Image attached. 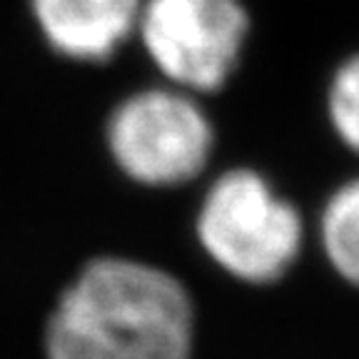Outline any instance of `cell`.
<instances>
[{
  "mask_svg": "<svg viewBox=\"0 0 359 359\" xmlns=\"http://www.w3.org/2000/svg\"><path fill=\"white\" fill-rule=\"evenodd\" d=\"M192 302L172 275L100 257L60 294L45 330L48 359H190Z\"/></svg>",
  "mask_w": 359,
  "mask_h": 359,
  "instance_id": "6da1fadb",
  "label": "cell"
},
{
  "mask_svg": "<svg viewBox=\"0 0 359 359\" xmlns=\"http://www.w3.org/2000/svg\"><path fill=\"white\" fill-rule=\"evenodd\" d=\"M197 237L232 277L264 285L280 280L297 259L302 217L267 177L237 168L208 190L197 215Z\"/></svg>",
  "mask_w": 359,
  "mask_h": 359,
  "instance_id": "7a4b0ae2",
  "label": "cell"
},
{
  "mask_svg": "<svg viewBox=\"0 0 359 359\" xmlns=\"http://www.w3.org/2000/svg\"><path fill=\"white\" fill-rule=\"evenodd\" d=\"M215 133L190 93L150 88L125 97L107 120V147L130 180L177 187L205 170Z\"/></svg>",
  "mask_w": 359,
  "mask_h": 359,
  "instance_id": "3957f363",
  "label": "cell"
},
{
  "mask_svg": "<svg viewBox=\"0 0 359 359\" xmlns=\"http://www.w3.org/2000/svg\"><path fill=\"white\" fill-rule=\"evenodd\" d=\"M137 30L170 83L212 93L235 73L250 15L240 0H145Z\"/></svg>",
  "mask_w": 359,
  "mask_h": 359,
  "instance_id": "277c9868",
  "label": "cell"
},
{
  "mask_svg": "<svg viewBox=\"0 0 359 359\" xmlns=\"http://www.w3.org/2000/svg\"><path fill=\"white\" fill-rule=\"evenodd\" d=\"M30 8L57 55L102 62L137 30L142 0H30Z\"/></svg>",
  "mask_w": 359,
  "mask_h": 359,
  "instance_id": "5b68a950",
  "label": "cell"
},
{
  "mask_svg": "<svg viewBox=\"0 0 359 359\" xmlns=\"http://www.w3.org/2000/svg\"><path fill=\"white\" fill-rule=\"evenodd\" d=\"M322 245L332 267L359 287V177L327 200L322 212Z\"/></svg>",
  "mask_w": 359,
  "mask_h": 359,
  "instance_id": "8992f818",
  "label": "cell"
},
{
  "mask_svg": "<svg viewBox=\"0 0 359 359\" xmlns=\"http://www.w3.org/2000/svg\"><path fill=\"white\" fill-rule=\"evenodd\" d=\"M330 123L339 140L359 152V55L339 65L327 95Z\"/></svg>",
  "mask_w": 359,
  "mask_h": 359,
  "instance_id": "52a82bcc",
  "label": "cell"
}]
</instances>
